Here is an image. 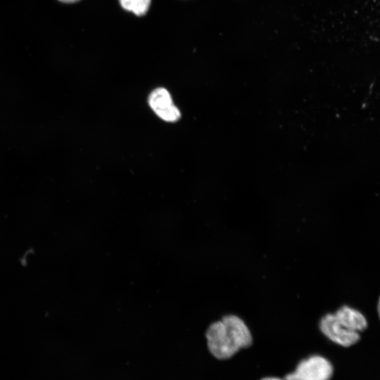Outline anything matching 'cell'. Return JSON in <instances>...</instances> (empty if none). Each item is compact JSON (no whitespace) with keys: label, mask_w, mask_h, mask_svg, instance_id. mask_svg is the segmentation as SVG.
Masks as SVG:
<instances>
[{"label":"cell","mask_w":380,"mask_h":380,"mask_svg":"<svg viewBox=\"0 0 380 380\" xmlns=\"http://www.w3.org/2000/svg\"><path fill=\"white\" fill-rule=\"evenodd\" d=\"M205 336L209 351L219 360L229 359L253 343L247 325L239 317L233 315L224 316L222 320L213 323Z\"/></svg>","instance_id":"1"},{"label":"cell","mask_w":380,"mask_h":380,"mask_svg":"<svg viewBox=\"0 0 380 380\" xmlns=\"http://www.w3.org/2000/svg\"><path fill=\"white\" fill-rule=\"evenodd\" d=\"M334 373L331 363L324 357L315 355L302 360L285 380H330Z\"/></svg>","instance_id":"2"},{"label":"cell","mask_w":380,"mask_h":380,"mask_svg":"<svg viewBox=\"0 0 380 380\" xmlns=\"http://www.w3.org/2000/svg\"><path fill=\"white\" fill-rule=\"evenodd\" d=\"M322 333L332 342L343 347L355 344L360 338V334L344 327L334 314L324 315L319 321Z\"/></svg>","instance_id":"3"},{"label":"cell","mask_w":380,"mask_h":380,"mask_svg":"<svg viewBox=\"0 0 380 380\" xmlns=\"http://www.w3.org/2000/svg\"><path fill=\"white\" fill-rule=\"evenodd\" d=\"M148 103L153 112L166 122H175L180 118L179 109L174 105L168 91L159 87L149 95Z\"/></svg>","instance_id":"4"},{"label":"cell","mask_w":380,"mask_h":380,"mask_svg":"<svg viewBox=\"0 0 380 380\" xmlns=\"http://www.w3.org/2000/svg\"><path fill=\"white\" fill-rule=\"evenodd\" d=\"M336 319L346 329L361 332L367 329L368 324L365 315L357 310L343 305L334 314Z\"/></svg>","instance_id":"5"},{"label":"cell","mask_w":380,"mask_h":380,"mask_svg":"<svg viewBox=\"0 0 380 380\" xmlns=\"http://www.w3.org/2000/svg\"><path fill=\"white\" fill-rule=\"evenodd\" d=\"M121 7L137 16H143L148 11L151 0H118Z\"/></svg>","instance_id":"6"},{"label":"cell","mask_w":380,"mask_h":380,"mask_svg":"<svg viewBox=\"0 0 380 380\" xmlns=\"http://www.w3.org/2000/svg\"><path fill=\"white\" fill-rule=\"evenodd\" d=\"M260 380H285V379H281L279 377H275V376H267V377L262 378Z\"/></svg>","instance_id":"7"},{"label":"cell","mask_w":380,"mask_h":380,"mask_svg":"<svg viewBox=\"0 0 380 380\" xmlns=\"http://www.w3.org/2000/svg\"><path fill=\"white\" fill-rule=\"evenodd\" d=\"M60 2L64 3V4H73L76 3L80 0H58Z\"/></svg>","instance_id":"8"}]
</instances>
